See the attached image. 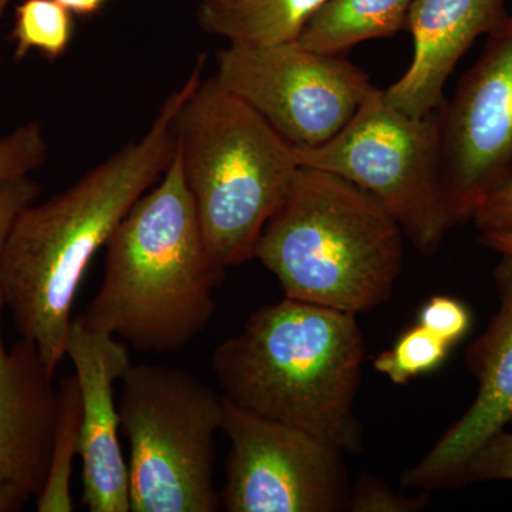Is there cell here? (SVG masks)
<instances>
[{"label": "cell", "mask_w": 512, "mask_h": 512, "mask_svg": "<svg viewBox=\"0 0 512 512\" xmlns=\"http://www.w3.org/2000/svg\"><path fill=\"white\" fill-rule=\"evenodd\" d=\"M481 232H512V180L485 198L473 217Z\"/></svg>", "instance_id": "d4e9b609"}, {"label": "cell", "mask_w": 512, "mask_h": 512, "mask_svg": "<svg viewBox=\"0 0 512 512\" xmlns=\"http://www.w3.org/2000/svg\"><path fill=\"white\" fill-rule=\"evenodd\" d=\"M328 0H201L198 22L207 33L242 45L298 39Z\"/></svg>", "instance_id": "9a60e30c"}, {"label": "cell", "mask_w": 512, "mask_h": 512, "mask_svg": "<svg viewBox=\"0 0 512 512\" xmlns=\"http://www.w3.org/2000/svg\"><path fill=\"white\" fill-rule=\"evenodd\" d=\"M484 247L493 249L500 255L512 256V232L511 231H485L480 238Z\"/></svg>", "instance_id": "4316f807"}, {"label": "cell", "mask_w": 512, "mask_h": 512, "mask_svg": "<svg viewBox=\"0 0 512 512\" xmlns=\"http://www.w3.org/2000/svg\"><path fill=\"white\" fill-rule=\"evenodd\" d=\"M46 156L42 128L33 121L0 138V185L28 177L30 171L45 163Z\"/></svg>", "instance_id": "ffe728a7"}, {"label": "cell", "mask_w": 512, "mask_h": 512, "mask_svg": "<svg viewBox=\"0 0 512 512\" xmlns=\"http://www.w3.org/2000/svg\"><path fill=\"white\" fill-rule=\"evenodd\" d=\"M217 64L215 80L298 148L332 140L376 89L365 70L342 55L316 52L298 40L229 43Z\"/></svg>", "instance_id": "ba28073f"}, {"label": "cell", "mask_w": 512, "mask_h": 512, "mask_svg": "<svg viewBox=\"0 0 512 512\" xmlns=\"http://www.w3.org/2000/svg\"><path fill=\"white\" fill-rule=\"evenodd\" d=\"M366 353L356 315L284 298L252 313L215 349L211 366L229 402L359 453L355 407Z\"/></svg>", "instance_id": "3957f363"}, {"label": "cell", "mask_w": 512, "mask_h": 512, "mask_svg": "<svg viewBox=\"0 0 512 512\" xmlns=\"http://www.w3.org/2000/svg\"><path fill=\"white\" fill-rule=\"evenodd\" d=\"M512 481V431L501 430L491 437L468 463L464 484L483 481Z\"/></svg>", "instance_id": "603a6c76"}, {"label": "cell", "mask_w": 512, "mask_h": 512, "mask_svg": "<svg viewBox=\"0 0 512 512\" xmlns=\"http://www.w3.org/2000/svg\"><path fill=\"white\" fill-rule=\"evenodd\" d=\"M293 151L299 167L339 175L373 195L423 255H436L456 225L444 188L437 110L410 116L376 87L332 140Z\"/></svg>", "instance_id": "52a82bcc"}, {"label": "cell", "mask_w": 512, "mask_h": 512, "mask_svg": "<svg viewBox=\"0 0 512 512\" xmlns=\"http://www.w3.org/2000/svg\"><path fill=\"white\" fill-rule=\"evenodd\" d=\"M427 491L419 497L397 494L379 478L363 474L350 488L348 511L353 512H417L429 504Z\"/></svg>", "instance_id": "44dd1931"}, {"label": "cell", "mask_w": 512, "mask_h": 512, "mask_svg": "<svg viewBox=\"0 0 512 512\" xmlns=\"http://www.w3.org/2000/svg\"><path fill=\"white\" fill-rule=\"evenodd\" d=\"M74 15L92 16L103 8L107 0H56Z\"/></svg>", "instance_id": "83f0119b"}, {"label": "cell", "mask_w": 512, "mask_h": 512, "mask_svg": "<svg viewBox=\"0 0 512 512\" xmlns=\"http://www.w3.org/2000/svg\"><path fill=\"white\" fill-rule=\"evenodd\" d=\"M403 237L369 192L328 171L299 167L262 229L255 258L285 298L357 316L392 298Z\"/></svg>", "instance_id": "277c9868"}, {"label": "cell", "mask_w": 512, "mask_h": 512, "mask_svg": "<svg viewBox=\"0 0 512 512\" xmlns=\"http://www.w3.org/2000/svg\"><path fill=\"white\" fill-rule=\"evenodd\" d=\"M417 323L448 345L454 346L470 329L471 313L458 299L444 295L433 296L421 308Z\"/></svg>", "instance_id": "7402d4cb"}, {"label": "cell", "mask_w": 512, "mask_h": 512, "mask_svg": "<svg viewBox=\"0 0 512 512\" xmlns=\"http://www.w3.org/2000/svg\"><path fill=\"white\" fill-rule=\"evenodd\" d=\"M99 291L76 318L143 353H173L210 325L225 271L212 258L180 156L117 225Z\"/></svg>", "instance_id": "7a4b0ae2"}, {"label": "cell", "mask_w": 512, "mask_h": 512, "mask_svg": "<svg viewBox=\"0 0 512 512\" xmlns=\"http://www.w3.org/2000/svg\"><path fill=\"white\" fill-rule=\"evenodd\" d=\"M82 394L76 376L62 379L57 389V417L49 470L43 490L36 498L39 512H72V471L80 453Z\"/></svg>", "instance_id": "e0dca14e"}, {"label": "cell", "mask_w": 512, "mask_h": 512, "mask_svg": "<svg viewBox=\"0 0 512 512\" xmlns=\"http://www.w3.org/2000/svg\"><path fill=\"white\" fill-rule=\"evenodd\" d=\"M72 360L82 394L80 453L83 503L90 512L130 511L128 464L119 440L114 384L131 365L123 342L73 319L64 357Z\"/></svg>", "instance_id": "7c38bea8"}, {"label": "cell", "mask_w": 512, "mask_h": 512, "mask_svg": "<svg viewBox=\"0 0 512 512\" xmlns=\"http://www.w3.org/2000/svg\"><path fill=\"white\" fill-rule=\"evenodd\" d=\"M222 431L231 443L221 490L228 512L348 511L342 451L225 397Z\"/></svg>", "instance_id": "9c48e42d"}, {"label": "cell", "mask_w": 512, "mask_h": 512, "mask_svg": "<svg viewBox=\"0 0 512 512\" xmlns=\"http://www.w3.org/2000/svg\"><path fill=\"white\" fill-rule=\"evenodd\" d=\"M437 114L448 208L464 224L512 180V13Z\"/></svg>", "instance_id": "30bf717a"}, {"label": "cell", "mask_w": 512, "mask_h": 512, "mask_svg": "<svg viewBox=\"0 0 512 512\" xmlns=\"http://www.w3.org/2000/svg\"><path fill=\"white\" fill-rule=\"evenodd\" d=\"M30 498L22 485L0 474V512L20 511Z\"/></svg>", "instance_id": "484cf974"}, {"label": "cell", "mask_w": 512, "mask_h": 512, "mask_svg": "<svg viewBox=\"0 0 512 512\" xmlns=\"http://www.w3.org/2000/svg\"><path fill=\"white\" fill-rule=\"evenodd\" d=\"M498 311L468 346L466 363L476 376V399L416 466L403 474L404 488L430 491L464 484L468 463L512 420V256L494 271Z\"/></svg>", "instance_id": "8fae6325"}, {"label": "cell", "mask_w": 512, "mask_h": 512, "mask_svg": "<svg viewBox=\"0 0 512 512\" xmlns=\"http://www.w3.org/2000/svg\"><path fill=\"white\" fill-rule=\"evenodd\" d=\"M120 383L130 511H220L215 437L222 430L224 396L192 373L164 365L131 363Z\"/></svg>", "instance_id": "8992f818"}, {"label": "cell", "mask_w": 512, "mask_h": 512, "mask_svg": "<svg viewBox=\"0 0 512 512\" xmlns=\"http://www.w3.org/2000/svg\"><path fill=\"white\" fill-rule=\"evenodd\" d=\"M5 299L0 289V474L37 498L45 485L57 417L55 376L35 343L3 342Z\"/></svg>", "instance_id": "5bb4252c"}, {"label": "cell", "mask_w": 512, "mask_h": 512, "mask_svg": "<svg viewBox=\"0 0 512 512\" xmlns=\"http://www.w3.org/2000/svg\"><path fill=\"white\" fill-rule=\"evenodd\" d=\"M507 0H413L407 29L414 55L407 72L383 90L384 99L414 117L443 104L444 87L480 36L494 32L508 12Z\"/></svg>", "instance_id": "4fadbf2b"}, {"label": "cell", "mask_w": 512, "mask_h": 512, "mask_svg": "<svg viewBox=\"0 0 512 512\" xmlns=\"http://www.w3.org/2000/svg\"><path fill=\"white\" fill-rule=\"evenodd\" d=\"M451 348L453 346L416 323L397 339L392 349L375 357L373 367L392 383L406 384L440 367Z\"/></svg>", "instance_id": "d6986e66"}, {"label": "cell", "mask_w": 512, "mask_h": 512, "mask_svg": "<svg viewBox=\"0 0 512 512\" xmlns=\"http://www.w3.org/2000/svg\"><path fill=\"white\" fill-rule=\"evenodd\" d=\"M73 13L56 0H23L15 9V57L39 50L49 59L63 56L73 36Z\"/></svg>", "instance_id": "ac0fdd59"}, {"label": "cell", "mask_w": 512, "mask_h": 512, "mask_svg": "<svg viewBox=\"0 0 512 512\" xmlns=\"http://www.w3.org/2000/svg\"><path fill=\"white\" fill-rule=\"evenodd\" d=\"M12 2L13 0H0V20H2L3 13H5V10L8 9V6Z\"/></svg>", "instance_id": "f1b7e54d"}, {"label": "cell", "mask_w": 512, "mask_h": 512, "mask_svg": "<svg viewBox=\"0 0 512 512\" xmlns=\"http://www.w3.org/2000/svg\"><path fill=\"white\" fill-rule=\"evenodd\" d=\"M40 187L28 177L0 185V252L20 212L35 204Z\"/></svg>", "instance_id": "cb8c5ba5"}, {"label": "cell", "mask_w": 512, "mask_h": 512, "mask_svg": "<svg viewBox=\"0 0 512 512\" xmlns=\"http://www.w3.org/2000/svg\"><path fill=\"white\" fill-rule=\"evenodd\" d=\"M201 55L183 87L167 97L140 140L131 141L76 184L20 212L0 252V289L22 339L35 343L56 375L83 276L130 208L173 160L175 117L201 82Z\"/></svg>", "instance_id": "6da1fadb"}, {"label": "cell", "mask_w": 512, "mask_h": 512, "mask_svg": "<svg viewBox=\"0 0 512 512\" xmlns=\"http://www.w3.org/2000/svg\"><path fill=\"white\" fill-rule=\"evenodd\" d=\"M413 0H328L306 23L298 42L316 52L342 55L367 40L407 29Z\"/></svg>", "instance_id": "2e32d148"}, {"label": "cell", "mask_w": 512, "mask_h": 512, "mask_svg": "<svg viewBox=\"0 0 512 512\" xmlns=\"http://www.w3.org/2000/svg\"><path fill=\"white\" fill-rule=\"evenodd\" d=\"M174 130L208 251L224 269L245 264L299 168L292 144L215 77L197 84Z\"/></svg>", "instance_id": "5b68a950"}]
</instances>
